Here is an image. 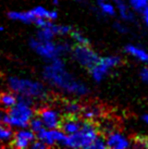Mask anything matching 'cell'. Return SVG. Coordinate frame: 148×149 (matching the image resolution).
Listing matches in <instances>:
<instances>
[{"mask_svg":"<svg viewBox=\"0 0 148 149\" xmlns=\"http://www.w3.org/2000/svg\"><path fill=\"white\" fill-rule=\"evenodd\" d=\"M122 60L120 56H107L99 58L98 61L89 69L91 76L96 83H100L110 74L112 69H115L121 64Z\"/></svg>","mask_w":148,"mask_h":149,"instance_id":"8992f818","label":"cell"},{"mask_svg":"<svg viewBox=\"0 0 148 149\" xmlns=\"http://www.w3.org/2000/svg\"><path fill=\"white\" fill-rule=\"evenodd\" d=\"M8 85L14 94L25 97L33 102L34 100H45L48 96L46 86L38 81L11 76L8 79Z\"/></svg>","mask_w":148,"mask_h":149,"instance_id":"7a4b0ae2","label":"cell"},{"mask_svg":"<svg viewBox=\"0 0 148 149\" xmlns=\"http://www.w3.org/2000/svg\"><path fill=\"white\" fill-rule=\"evenodd\" d=\"M82 111V106L78 104L77 101H68L63 104V112L66 113V116H78Z\"/></svg>","mask_w":148,"mask_h":149,"instance_id":"ac0fdd59","label":"cell"},{"mask_svg":"<svg viewBox=\"0 0 148 149\" xmlns=\"http://www.w3.org/2000/svg\"><path fill=\"white\" fill-rule=\"evenodd\" d=\"M17 101V95L13 91H4L0 93V108L3 110H8Z\"/></svg>","mask_w":148,"mask_h":149,"instance_id":"e0dca14e","label":"cell"},{"mask_svg":"<svg viewBox=\"0 0 148 149\" xmlns=\"http://www.w3.org/2000/svg\"><path fill=\"white\" fill-rule=\"evenodd\" d=\"M70 35H71V37H72V39L75 42L76 45H89V40H88V38H87L86 36L82 33V32L76 31V29H75V31L72 29Z\"/></svg>","mask_w":148,"mask_h":149,"instance_id":"44dd1931","label":"cell"},{"mask_svg":"<svg viewBox=\"0 0 148 149\" xmlns=\"http://www.w3.org/2000/svg\"><path fill=\"white\" fill-rule=\"evenodd\" d=\"M0 31H1V32L3 31V27H2V26H0Z\"/></svg>","mask_w":148,"mask_h":149,"instance_id":"4dcf8cb0","label":"cell"},{"mask_svg":"<svg viewBox=\"0 0 148 149\" xmlns=\"http://www.w3.org/2000/svg\"><path fill=\"white\" fill-rule=\"evenodd\" d=\"M83 121H81L77 116H66V119H62L60 130L66 135H72L75 134L82 126Z\"/></svg>","mask_w":148,"mask_h":149,"instance_id":"4fadbf2b","label":"cell"},{"mask_svg":"<svg viewBox=\"0 0 148 149\" xmlns=\"http://www.w3.org/2000/svg\"><path fill=\"white\" fill-rule=\"evenodd\" d=\"M103 113V108L99 104H88L85 108H82L81 111V116L84 119V121H91V122H95L98 119L101 118Z\"/></svg>","mask_w":148,"mask_h":149,"instance_id":"5bb4252c","label":"cell"},{"mask_svg":"<svg viewBox=\"0 0 148 149\" xmlns=\"http://www.w3.org/2000/svg\"><path fill=\"white\" fill-rule=\"evenodd\" d=\"M51 1H52V2H54V3H56V4H57V3H58V1H59V0H51Z\"/></svg>","mask_w":148,"mask_h":149,"instance_id":"f546056e","label":"cell"},{"mask_svg":"<svg viewBox=\"0 0 148 149\" xmlns=\"http://www.w3.org/2000/svg\"><path fill=\"white\" fill-rule=\"evenodd\" d=\"M8 126L23 128L29 127V120L35 116V110L32 104L22 100H17L12 107L7 110Z\"/></svg>","mask_w":148,"mask_h":149,"instance_id":"5b68a950","label":"cell"},{"mask_svg":"<svg viewBox=\"0 0 148 149\" xmlns=\"http://www.w3.org/2000/svg\"><path fill=\"white\" fill-rule=\"evenodd\" d=\"M107 148L110 149H128L132 146L131 141L122 132L112 130L106 134L105 137Z\"/></svg>","mask_w":148,"mask_h":149,"instance_id":"30bf717a","label":"cell"},{"mask_svg":"<svg viewBox=\"0 0 148 149\" xmlns=\"http://www.w3.org/2000/svg\"><path fill=\"white\" fill-rule=\"evenodd\" d=\"M142 120L144 122V124L148 127V114H144V116H142Z\"/></svg>","mask_w":148,"mask_h":149,"instance_id":"f1b7e54d","label":"cell"},{"mask_svg":"<svg viewBox=\"0 0 148 149\" xmlns=\"http://www.w3.org/2000/svg\"><path fill=\"white\" fill-rule=\"evenodd\" d=\"M113 4L115 7L117 14H119V17L122 19L123 22H133L135 20V14L134 11L131 9L125 1L123 0H113Z\"/></svg>","mask_w":148,"mask_h":149,"instance_id":"7c38bea8","label":"cell"},{"mask_svg":"<svg viewBox=\"0 0 148 149\" xmlns=\"http://www.w3.org/2000/svg\"><path fill=\"white\" fill-rule=\"evenodd\" d=\"M114 29L121 34H126L128 32V26L124 24V23H122V22H117L114 24Z\"/></svg>","mask_w":148,"mask_h":149,"instance_id":"d4e9b609","label":"cell"},{"mask_svg":"<svg viewBox=\"0 0 148 149\" xmlns=\"http://www.w3.org/2000/svg\"><path fill=\"white\" fill-rule=\"evenodd\" d=\"M29 127L33 131L35 134L37 132H39L41 128H44V124H43V122H41L40 118L38 116H34L31 120H29Z\"/></svg>","mask_w":148,"mask_h":149,"instance_id":"603a6c76","label":"cell"},{"mask_svg":"<svg viewBox=\"0 0 148 149\" xmlns=\"http://www.w3.org/2000/svg\"><path fill=\"white\" fill-rule=\"evenodd\" d=\"M147 148H148V143H147Z\"/></svg>","mask_w":148,"mask_h":149,"instance_id":"d6a6232c","label":"cell"},{"mask_svg":"<svg viewBox=\"0 0 148 149\" xmlns=\"http://www.w3.org/2000/svg\"><path fill=\"white\" fill-rule=\"evenodd\" d=\"M29 147H32L33 149H46L47 148V146H46L43 141H40L39 139H37V138L31 144Z\"/></svg>","mask_w":148,"mask_h":149,"instance_id":"484cf974","label":"cell"},{"mask_svg":"<svg viewBox=\"0 0 148 149\" xmlns=\"http://www.w3.org/2000/svg\"><path fill=\"white\" fill-rule=\"evenodd\" d=\"M36 138L43 141L47 147L66 145V135L60 128H41L36 133Z\"/></svg>","mask_w":148,"mask_h":149,"instance_id":"ba28073f","label":"cell"},{"mask_svg":"<svg viewBox=\"0 0 148 149\" xmlns=\"http://www.w3.org/2000/svg\"><path fill=\"white\" fill-rule=\"evenodd\" d=\"M99 136V130L97 125L91 121H84L82 126L75 134L66 135L64 147L69 148L91 149L93 143Z\"/></svg>","mask_w":148,"mask_h":149,"instance_id":"3957f363","label":"cell"},{"mask_svg":"<svg viewBox=\"0 0 148 149\" xmlns=\"http://www.w3.org/2000/svg\"><path fill=\"white\" fill-rule=\"evenodd\" d=\"M43 76L50 86L68 96L82 98L89 94V87L68 71L61 58L50 60L44 69Z\"/></svg>","mask_w":148,"mask_h":149,"instance_id":"6da1fadb","label":"cell"},{"mask_svg":"<svg viewBox=\"0 0 148 149\" xmlns=\"http://www.w3.org/2000/svg\"><path fill=\"white\" fill-rule=\"evenodd\" d=\"M74 61L85 69H91L98 61V54L89 45H75L71 49Z\"/></svg>","mask_w":148,"mask_h":149,"instance_id":"52a82bcc","label":"cell"},{"mask_svg":"<svg viewBox=\"0 0 148 149\" xmlns=\"http://www.w3.org/2000/svg\"><path fill=\"white\" fill-rule=\"evenodd\" d=\"M142 14H143V20H144V23L148 27V7H146V8L142 11Z\"/></svg>","mask_w":148,"mask_h":149,"instance_id":"83f0119b","label":"cell"},{"mask_svg":"<svg viewBox=\"0 0 148 149\" xmlns=\"http://www.w3.org/2000/svg\"><path fill=\"white\" fill-rule=\"evenodd\" d=\"M140 79H142V81H143L144 83L148 84V66L144 68L143 70L140 71Z\"/></svg>","mask_w":148,"mask_h":149,"instance_id":"4316f807","label":"cell"},{"mask_svg":"<svg viewBox=\"0 0 148 149\" xmlns=\"http://www.w3.org/2000/svg\"><path fill=\"white\" fill-rule=\"evenodd\" d=\"M13 132L8 125L0 124V143H9L11 141Z\"/></svg>","mask_w":148,"mask_h":149,"instance_id":"ffe728a7","label":"cell"},{"mask_svg":"<svg viewBox=\"0 0 148 149\" xmlns=\"http://www.w3.org/2000/svg\"><path fill=\"white\" fill-rule=\"evenodd\" d=\"M125 52L140 63H148V51L140 46L128 44L125 46Z\"/></svg>","mask_w":148,"mask_h":149,"instance_id":"9a60e30c","label":"cell"},{"mask_svg":"<svg viewBox=\"0 0 148 149\" xmlns=\"http://www.w3.org/2000/svg\"><path fill=\"white\" fill-rule=\"evenodd\" d=\"M128 6L134 12H142L148 7V0H128Z\"/></svg>","mask_w":148,"mask_h":149,"instance_id":"7402d4cb","label":"cell"},{"mask_svg":"<svg viewBox=\"0 0 148 149\" xmlns=\"http://www.w3.org/2000/svg\"><path fill=\"white\" fill-rule=\"evenodd\" d=\"M8 17L12 21H19L22 23H26V24L34 23L36 20V17L33 14L32 10H29V11H11L8 13Z\"/></svg>","mask_w":148,"mask_h":149,"instance_id":"2e32d148","label":"cell"},{"mask_svg":"<svg viewBox=\"0 0 148 149\" xmlns=\"http://www.w3.org/2000/svg\"><path fill=\"white\" fill-rule=\"evenodd\" d=\"M29 47L38 56L46 60H54L61 58L62 56L71 52L72 47L68 42H56L54 40H40L38 38H32L29 40Z\"/></svg>","mask_w":148,"mask_h":149,"instance_id":"277c9868","label":"cell"},{"mask_svg":"<svg viewBox=\"0 0 148 149\" xmlns=\"http://www.w3.org/2000/svg\"><path fill=\"white\" fill-rule=\"evenodd\" d=\"M99 2H100V1H107V0H98Z\"/></svg>","mask_w":148,"mask_h":149,"instance_id":"1f68e13d","label":"cell"},{"mask_svg":"<svg viewBox=\"0 0 148 149\" xmlns=\"http://www.w3.org/2000/svg\"><path fill=\"white\" fill-rule=\"evenodd\" d=\"M107 148V145H106V141H105V137L100 136L99 135L95 141L93 143V146H91V149H105Z\"/></svg>","mask_w":148,"mask_h":149,"instance_id":"cb8c5ba5","label":"cell"},{"mask_svg":"<svg viewBox=\"0 0 148 149\" xmlns=\"http://www.w3.org/2000/svg\"><path fill=\"white\" fill-rule=\"evenodd\" d=\"M99 12L105 17H114L117 14L114 4L112 2H109V0L99 2Z\"/></svg>","mask_w":148,"mask_h":149,"instance_id":"d6986e66","label":"cell"},{"mask_svg":"<svg viewBox=\"0 0 148 149\" xmlns=\"http://www.w3.org/2000/svg\"><path fill=\"white\" fill-rule=\"evenodd\" d=\"M38 116L46 128H59L62 121V116L60 111L51 107L41 108L38 112Z\"/></svg>","mask_w":148,"mask_h":149,"instance_id":"9c48e42d","label":"cell"},{"mask_svg":"<svg viewBox=\"0 0 148 149\" xmlns=\"http://www.w3.org/2000/svg\"><path fill=\"white\" fill-rule=\"evenodd\" d=\"M36 139V134L27 127L19 128L17 132L13 133L12 146L19 149H24L31 146V144Z\"/></svg>","mask_w":148,"mask_h":149,"instance_id":"8fae6325","label":"cell"}]
</instances>
